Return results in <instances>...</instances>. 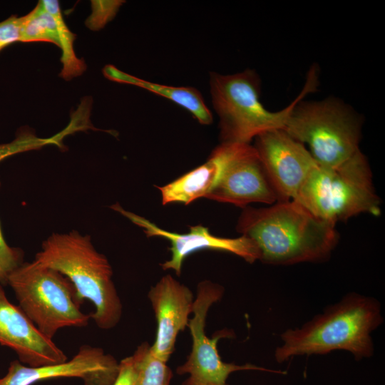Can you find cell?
Masks as SVG:
<instances>
[{
    "instance_id": "cell-10",
    "label": "cell",
    "mask_w": 385,
    "mask_h": 385,
    "mask_svg": "<svg viewBox=\"0 0 385 385\" xmlns=\"http://www.w3.org/2000/svg\"><path fill=\"white\" fill-rule=\"evenodd\" d=\"M205 198L245 207L252 202L272 205L279 198L250 144H234L221 175Z\"/></svg>"
},
{
    "instance_id": "cell-19",
    "label": "cell",
    "mask_w": 385,
    "mask_h": 385,
    "mask_svg": "<svg viewBox=\"0 0 385 385\" xmlns=\"http://www.w3.org/2000/svg\"><path fill=\"white\" fill-rule=\"evenodd\" d=\"M74 133V129L68 125L63 130L49 138H41L29 128L18 130L14 140L0 144V162L14 155L40 149L48 145H54L60 148L63 147V138Z\"/></svg>"
},
{
    "instance_id": "cell-2",
    "label": "cell",
    "mask_w": 385,
    "mask_h": 385,
    "mask_svg": "<svg viewBox=\"0 0 385 385\" xmlns=\"http://www.w3.org/2000/svg\"><path fill=\"white\" fill-rule=\"evenodd\" d=\"M382 321L378 301L349 294L302 327L282 333L275 359L282 363L295 356L327 354L334 350L348 351L356 359L369 357L374 352L371 334Z\"/></svg>"
},
{
    "instance_id": "cell-1",
    "label": "cell",
    "mask_w": 385,
    "mask_h": 385,
    "mask_svg": "<svg viewBox=\"0 0 385 385\" xmlns=\"http://www.w3.org/2000/svg\"><path fill=\"white\" fill-rule=\"evenodd\" d=\"M237 230L253 241L259 260L272 265L323 260L338 239L335 225L315 217L295 200L245 207Z\"/></svg>"
},
{
    "instance_id": "cell-6",
    "label": "cell",
    "mask_w": 385,
    "mask_h": 385,
    "mask_svg": "<svg viewBox=\"0 0 385 385\" xmlns=\"http://www.w3.org/2000/svg\"><path fill=\"white\" fill-rule=\"evenodd\" d=\"M19 307L48 337L64 327L87 326L91 315L81 310L82 302L71 281L59 272L34 261L23 262L8 277Z\"/></svg>"
},
{
    "instance_id": "cell-23",
    "label": "cell",
    "mask_w": 385,
    "mask_h": 385,
    "mask_svg": "<svg viewBox=\"0 0 385 385\" xmlns=\"http://www.w3.org/2000/svg\"><path fill=\"white\" fill-rule=\"evenodd\" d=\"M19 249L10 247L4 240L0 225V283L6 284L9 275L22 262Z\"/></svg>"
},
{
    "instance_id": "cell-22",
    "label": "cell",
    "mask_w": 385,
    "mask_h": 385,
    "mask_svg": "<svg viewBox=\"0 0 385 385\" xmlns=\"http://www.w3.org/2000/svg\"><path fill=\"white\" fill-rule=\"evenodd\" d=\"M149 346L148 342L142 343L132 355L119 362L118 375L113 385H137L141 361Z\"/></svg>"
},
{
    "instance_id": "cell-8",
    "label": "cell",
    "mask_w": 385,
    "mask_h": 385,
    "mask_svg": "<svg viewBox=\"0 0 385 385\" xmlns=\"http://www.w3.org/2000/svg\"><path fill=\"white\" fill-rule=\"evenodd\" d=\"M223 288L210 281H202L197 285L194 300L193 317L188 327L192 337V350L187 361L178 367V374H188L183 385H227V379L232 372L242 370H259L285 374L282 371L270 370L253 364L237 365L225 363L219 355L217 344L223 337H232L228 330H222L210 338L205 334V327L207 312L211 305L220 300Z\"/></svg>"
},
{
    "instance_id": "cell-24",
    "label": "cell",
    "mask_w": 385,
    "mask_h": 385,
    "mask_svg": "<svg viewBox=\"0 0 385 385\" xmlns=\"http://www.w3.org/2000/svg\"><path fill=\"white\" fill-rule=\"evenodd\" d=\"M21 16L16 14L0 21V52L16 42H20Z\"/></svg>"
},
{
    "instance_id": "cell-20",
    "label": "cell",
    "mask_w": 385,
    "mask_h": 385,
    "mask_svg": "<svg viewBox=\"0 0 385 385\" xmlns=\"http://www.w3.org/2000/svg\"><path fill=\"white\" fill-rule=\"evenodd\" d=\"M172 376L166 362L155 357L150 346L141 361L137 385H170Z\"/></svg>"
},
{
    "instance_id": "cell-4",
    "label": "cell",
    "mask_w": 385,
    "mask_h": 385,
    "mask_svg": "<svg viewBox=\"0 0 385 385\" xmlns=\"http://www.w3.org/2000/svg\"><path fill=\"white\" fill-rule=\"evenodd\" d=\"M317 71H309L298 97L285 108L271 112L260 101V79L247 69L232 75L210 73V91L213 108L219 116L221 143L250 144L257 135L284 129L295 106L317 88Z\"/></svg>"
},
{
    "instance_id": "cell-21",
    "label": "cell",
    "mask_w": 385,
    "mask_h": 385,
    "mask_svg": "<svg viewBox=\"0 0 385 385\" xmlns=\"http://www.w3.org/2000/svg\"><path fill=\"white\" fill-rule=\"evenodd\" d=\"M124 3L123 0H92L91 14L85 21L86 27L94 31L102 29L114 19Z\"/></svg>"
},
{
    "instance_id": "cell-11",
    "label": "cell",
    "mask_w": 385,
    "mask_h": 385,
    "mask_svg": "<svg viewBox=\"0 0 385 385\" xmlns=\"http://www.w3.org/2000/svg\"><path fill=\"white\" fill-rule=\"evenodd\" d=\"M119 363L100 347L81 346L75 356L64 362L36 367L19 360L9 364L7 373L0 378V385H33L55 378H79L84 385H113Z\"/></svg>"
},
{
    "instance_id": "cell-18",
    "label": "cell",
    "mask_w": 385,
    "mask_h": 385,
    "mask_svg": "<svg viewBox=\"0 0 385 385\" xmlns=\"http://www.w3.org/2000/svg\"><path fill=\"white\" fill-rule=\"evenodd\" d=\"M20 42H46L59 47L56 21L41 1H38L32 11L21 16Z\"/></svg>"
},
{
    "instance_id": "cell-3",
    "label": "cell",
    "mask_w": 385,
    "mask_h": 385,
    "mask_svg": "<svg viewBox=\"0 0 385 385\" xmlns=\"http://www.w3.org/2000/svg\"><path fill=\"white\" fill-rule=\"evenodd\" d=\"M66 277L74 286L79 299L91 302V314L96 325L110 329L118 324L123 306L107 257L98 252L90 236L78 231L53 233L45 240L34 260Z\"/></svg>"
},
{
    "instance_id": "cell-13",
    "label": "cell",
    "mask_w": 385,
    "mask_h": 385,
    "mask_svg": "<svg viewBox=\"0 0 385 385\" xmlns=\"http://www.w3.org/2000/svg\"><path fill=\"white\" fill-rule=\"evenodd\" d=\"M0 344L12 349L29 366L55 364L68 360L64 352L42 333L22 309L6 297L0 283Z\"/></svg>"
},
{
    "instance_id": "cell-16",
    "label": "cell",
    "mask_w": 385,
    "mask_h": 385,
    "mask_svg": "<svg viewBox=\"0 0 385 385\" xmlns=\"http://www.w3.org/2000/svg\"><path fill=\"white\" fill-rule=\"evenodd\" d=\"M104 76L114 82L133 85L166 98L188 110L202 125L212 123V114L200 93L192 87L171 86L150 82L120 71L113 65L103 68Z\"/></svg>"
},
{
    "instance_id": "cell-7",
    "label": "cell",
    "mask_w": 385,
    "mask_h": 385,
    "mask_svg": "<svg viewBox=\"0 0 385 385\" xmlns=\"http://www.w3.org/2000/svg\"><path fill=\"white\" fill-rule=\"evenodd\" d=\"M300 101L283 130L308 145L318 165L338 167L359 150L360 122L347 106L334 99Z\"/></svg>"
},
{
    "instance_id": "cell-9",
    "label": "cell",
    "mask_w": 385,
    "mask_h": 385,
    "mask_svg": "<svg viewBox=\"0 0 385 385\" xmlns=\"http://www.w3.org/2000/svg\"><path fill=\"white\" fill-rule=\"evenodd\" d=\"M255 139L253 146L279 201L295 200L318 165L310 152L282 129L263 133Z\"/></svg>"
},
{
    "instance_id": "cell-5",
    "label": "cell",
    "mask_w": 385,
    "mask_h": 385,
    "mask_svg": "<svg viewBox=\"0 0 385 385\" xmlns=\"http://www.w3.org/2000/svg\"><path fill=\"white\" fill-rule=\"evenodd\" d=\"M366 158L357 151L336 168L317 165L295 201L315 217L334 225L361 213H380L379 199Z\"/></svg>"
},
{
    "instance_id": "cell-12",
    "label": "cell",
    "mask_w": 385,
    "mask_h": 385,
    "mask_svg": "<svg viewBox=\"0 0 385 385\" xmlns=\"http://www.w3.org/2000/svg\"><path fill=\"white\" fill-rule=\"evenodd\" d=\"M111 207L143 228L148 237H160L170 242L171 257L161 264V267L164 270H174L178 276L181 274L184 260L190 254L202 250L231 252L250 263L259 260L256 245L252 240L244 235L237 238L217 237L211 234L208 227L201 225L190 227V231L187 233H175L163 230L149 220L123 209L118 203Z\"/></svg>"
},
{
    "instance_id": "cell-15",
    "label": "cell",
    "mask_w": 385,
    "mask_h": 385,
    "mask_svg": "<svg viewBox=\"0 0 385 385\" xmlns=\"http://www.w3.org/2000/svg\"><path fill=\"white\" fill-rule=\"evenodd\" d=\"M233 145L220 143L205 163L167 185L157 187L163 205L175 202L188 205L197 199L206 197L217 183Z\"/></svg>"
},
{
    "instance_id": "cell-14",
    "label": "cell",
    "mask_w": 385,
    "mask_h": 385,
    "mask_svg": "<svg viewBox=\"0 0 385 385\" xmlns=\"http://www.w3.org/2000/svg\"><path fill=\"white\" fill-rule=\"evenodd\" d=\"M148 297L157 321L155 339L150 351L167 362L175 350L178 333L188 325L194 297L188 287L167 274L151 287Z\"/></svg>"
},
{
    "instance_id": "cell-17",
    "label": "cell",
    "mask_w": 385,
    "mask_h": 385,
    "mask_svg": "<svg viewBox=\"0 0 385 385\" xmlns=\"http://www.w3.org/2000/svg\"><path fill=\"white\" fill-rule=\"evenodd\" d=\"M46 10L54 18L58 34L59 48L61 50V62L62 68L59 76L69 81L81 76L86 70L83 59L76 56L73 43L76 35L70 31L64 21L59 1L56 0H41Z\"/></svg>"
}]
</instances>
